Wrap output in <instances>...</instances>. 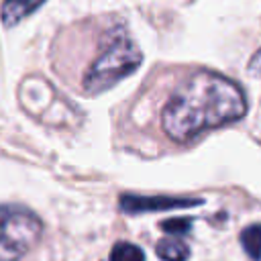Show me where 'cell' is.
<instances>
[{
	"label": "cell",
	"mask_w": 261,
	"mask_h": 261,
	"mask_svg": "<svg viewBox=\"0 0 261 261\" xmlns=\"http://www.w3.org/2000/svg\"><path fill=\"white\" fill-rule=\"evenodd\" d=\"M247 112L243 90L228 77L196 71L167 100L161 126L175 143H188L204 130L234 122Z\"/></svg>",
	"instance_id": "obj_1"
},
{
	"label": "cell",
	"mask_w": 261,
	"mask_h": 261,
	"mask_svg": "<svg viewBox=\"0 0 261 261\" xmlns=\"http://www.w3.org/2000/svg\"><path fill=\"white\" fill-rule=\"evenodd\" d=\"M141 61L143 53L135 45V41L124 33V29H116L112 31L102 53L88 67L82 80V88L90 96L102 94L126 75H130L141 65Z\"/></svg>",
	"instance_id": "obj_2"
},
{
	"label": "cell",
	"mask_w": 261,
	"mask_h": 261,
	"mask_svg": "<svg viewBox=\"0 0 261 261\" xmlns=\"http://www.w3.org/2000/svg\"><path fill=\"white\" fill-rule=\"evenodd\" d=\"M18 102L31 116L47 126L69 128L77 126L82 120L80 110L41 75H29L22 80L18 88Z\"/></svg>",
	"instance_id": "obj_3"
},
{
	"label": "cell",
	"mask_w": 261,
	"mask_h": 261,
	"mask_svg": "<svg viewBox=\"0 0 261 261\" xmlns=\"http://www.w3.org/2000/svg\"><path fill=\"white\" fill-rule=\"evenodd\" d=\"M43 224L37 214L20 206H0V261L22 259L41 239Z\"/></svg>",
	"instance_id": "obj_4"
},
{
	"label": "cell",
	"mask_w": 261,
	"mask_h": 261,
	"mask_svg": "<svg viewBox=\"0 0 261 261\" xmlns=\"http://www.w3.org/2000/svg\"><path fill=\"white\" fill-rule=\"evenodd\" d=\"M202 200L198 198H173V196H139V194H122L120 196V210L126 214H141V212H157V210H171V208H190L198 206Z\"/></svg>",
	"instance_id": "obj_5"
},
{
	"label": "cell",
	"mask_w": 261,
	"mask_h": 261,
	"mask_svg": "<svg viewBox=\"0 0 261 261\" xmlns=\"http://www.w3.org/2000/svg\"><path fill=\"white\" fill-rule=\"evenodd\" d=\"M47 0H4L0 6V18L6 27H14L35 10H39Z\"/></svg>",
	"instance_id": "obj_6"
},
{
	"label": "cell",
	"mask_w": 261,
	"mask_h": 261,
	"mask_svg": "<svg viewBox=\"0 0 261 261\" xmlns=\"http://www.w3.org/2000/svg\"><path fill=\"white\" fill-rule=\"evenodd\" d=\"M155 253L163 261H186L190 257V249L179 239H161L155 245Z\"/></svg>",
	"instance_id": "obj_7"
},
{
	"label": "cell",
	"mask_w": 261,
	"mask_h": 261,
	"mask_svg": "<svg viewBox=\"0 0 261 261\" xmlns=\"http://www.w3.org/2000/svg\"><path fill=\"white\" fill-rule=\"evenodd\" d=\"M241 245L253 261H261V224H251L241 232Z\"/></svg>",
	"instance_id": "obj_8"
},
{
	"label": "cell",
	"mask_w": 261,
	"mask_h": 261,
	"mask_svg": "<svg viewBox=\"0 0 261 261\" xmlns=\"http://www.w3.org/2000/svg\"><path fill=\"white\" fill-rule=\"evenodd\" d=\"M110 261H145V253L141 247L120 241L110 249Z\"/></svg>",
	"instance_id": "obj_9"
},
{
	"label": "cell",
	"mask_w": 261,
	"mask_h": 261,
	"mask_svg": "<svg viewBox=\"0 0 261 261\" xmlns=\"http://www.w3.org/2000/svg\"><path fill=\"white\" fill-rule=\"evenodd\" d=\"M190 226H192V220H190V218H171V220L161 222V228L167 230V232H173V234L188 232Z\"/></svg>",
	"instance_id": "obj_10"
},
{
	"label": "cell",
	"mask_w": 261,
	"mask_h": 261,
	"mask_svg": "<svg viewBox=\"0 0 261 261\" xmlns=\"http://www.w3.org/2000/svg\"><path fill=\"white\" fill-rule=\"evenodd\" d=\"M247 69H249V73L251 75H257V77H261V49L249 59V65H247Z\"/></svg>",
	"instance_id": "obj_11"
}]
</instances>
